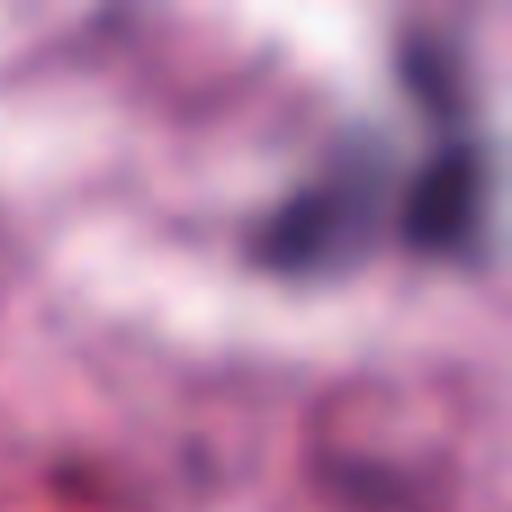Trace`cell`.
Masks as SVG:
<instances>
[{
	"label": "cell",
	"mask_w": 512,
	"mask_h": 512,
	"mask_svg": "<svg viewBox=\"0 0 512 512\" xmlns=\"http://www.w3.org/2000/svg\"><path fill=\"white\" fill-rule=\"evenodd\" d=\"M373 216H378V189L369 171L319 180L310 189H297L283 207H274L256 234V256L261 265L283 274L333 270L346 256L364 252Z\"/></svg>",
	"instance_id": "6da1fadb"
},
{
	"label": "cell",
	"mask_w": 512,
	"mask_h": 512,
	"mask_svg": "<svg viewBox=\"0 0 512 512\" xmlns=\"http://www.w3.org/2000/svg\"><path fill=\"white\" fill-rule=\"evenodd\" d=\"M481 158L468 144H445L418 167L400 207V230L418 252H459L481 216Z\"/></svg>",
	"instance_id": "7a4b0ae2"
}]
</instances>
